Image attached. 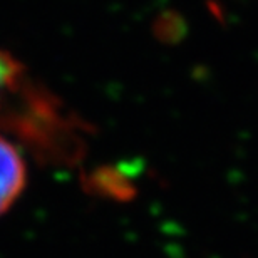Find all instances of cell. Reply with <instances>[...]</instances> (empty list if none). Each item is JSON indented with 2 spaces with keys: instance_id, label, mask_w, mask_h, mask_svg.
<instances>
[{
  "instance_id": "cell-2",
  "label": "cell",
  "mask_w": 258,
  "mask_h": 258,
  "mask_svg": "<svg viewBox=\"0 0 258 258\" xmlns=\"http://www.w3.org/2000/svg\"><path fill=\"white\" fill-rule=\"evenodd\" d=\"M151 32L161 44H179L188 35V22L176 10H164L153 20Z\"/></svg>"
},
{
  "instance_id": "cell-1",
  "label": "cell",
  "mask_w": 258,
  "mask_h": 258,
  "mask_svg": "<svg viewBox=\"0 0 258 258\" xmlns=\"http://www.w3.org/2000/svg\"><path fill=\"white\" fill-rule=\"evenodd\" d=\"M25 186V163L17 148L0 136V215L19 198Z\"/></svg>"
},
{
  "instance_id": "cell-3",
  "label": "cell",
  "mask_w": 258,
  "mask_h": 258,
  "mask_svg": "<svg viewBox=\"0 0 258 258\" xmlns=\"http://www.w3.org/2000/svg\"><path fill=\"white\" fill-rule=\"evenodd\" d=\"M24 77V69L17 59H14L7 50L0 49V104L10 92L17 91Z\"/></svg>"
}]
</instances>
